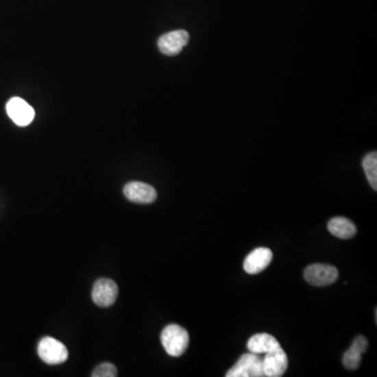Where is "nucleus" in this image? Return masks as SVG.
Listing matches in <instances>:
<instances>
[{"mask_svg": "<svg viewBox=\"0 0 377 377\" xmlns=\"http://www.w3.org/2000/svg\"><path fill=\"white\" fill-rule=\"evenodd\" d=\"M127 199L136 204H149L156 202L158 197L156 188L150 184L141 182H131L124 186Z\"/></svg>", "mask_w": 377, "mask_h": 377, "instance_id": "9", "label": "nucleus"}, {"mask_svg": "<svg viewBox=\"0 0 377 377\" xmlns=\"http://www.w3.org/2000/svg\"><path fill=\"white\" fill-rule=\"evenodd\" d=\"M304 278L309 284L313 287H327L337 281L339 278V271L337 267L328 264H311L305 269Z\"/></svg>", "mask_w": 377, "mask_h": 377, "instance_id": "4", "label": "nucleus"}, {"mask_svg": "<svg viewBox=\"0 0 377 377\" xmlns=\"http://www.w3.org/2000/svg\"><path fill=\"white\" fill-rule=\"evenodd\" d=\"M38 354L47 365H60L66 362L69 351L63 343L53 337H43L38 345Z\"/></svg>", "mask_w": 377, "mask_h": 377, "instance_id": "2", "label": "nucleus"}, {"mask_svg": "<svg viewBox=\"0 0 377 377\" xmlns=\"http://www.w3.org/2000/svg\"><path fill=\"white\" fill-rule=\"evenodd\" d=\"M264 375L267 377H280L289 367V357L281 347L264 354L262 357Z\"/></svg>", "mask_w": 377, "mask_h": 377, "instance_id": "6", "label": "nucleus"}, {"mask_svg": "<svg viewBox=\"0 0 377 377\" xmlns=\"http://www.w3.org/2000/svg\"><path fill=\"white\" fill-rule=\"evenodd\" d=\"M7 112L11 120L21 127L27 126L35 118L33 107L21 98H13L8 102Z\"/></svg>", "mask_w": 377, "mask_h": 377, "instance_id": "8", "label": "nucleus"}, {"mask_svg": "<svg viewBox=\"0 0 377 377\" xmlns=\"http://www.w3.org/2000/svg\"><path fill=\"white\" fill-rule=\"evenodd\" d=\"M273 260V252L267 247H258L247 256L243 269L250 275H257L267 269Z\"/></svg>", "mask_w": 377, "mask_h": 377, "instance_id": "10", "label": "nucleus"}, {"mask_svg": "<svg viewBox=\"0 0 377 377\" xmlns=\"http://www.w3.org/2000/svg\"><path fill=\"white\" fill-rule=\"evenodd\" d=\"M118 295L119 289L116 282L110 279H99L93 285L91 297L99 307L106 308L113 305Z\"/></svg>", "mask_w": 377, "mask_h": 377, "instance_id": "5", "label": "nucleus"}, {"mask_svg": "<svg viewBox=\"0 0 377 377\" xmlns=\"http://www.w3.org/2000/svg\"><path fill=\"white\" fill-rule=\"evenodd\" d=\"M361 361H362V354L353 347H350L343 356V365L347 370H355L358 368Z\"/></svg>", "mask_w": 377, "mask_h": 377, "instance_id": "14", "label": "nucleus"}, {"mask_svg": "<svg viewBox=\"0 0 377 377\" xmlns=\"http://www.w3.org/2000/svg\"><path fill=\"white\" fill-rule=\"evenodd\" d=\"M188 331L180 325L167 326L160 335L162 347L170 356L178 357L186 352L190 342Z\"/></svg>", "mask_w": 377, "mask_h": 377, "instance_id": "1", "label": "nucleus"}, {"mask_svg": "<svg viewBox=\"0 0 377 377\" xmlns=\"http://www.w3.org/2000/svg\"><path fill=\"white\" fill-rule=\"evenodd\" d=\"M363 168L373 190H377V154L371 152L363 160Z\"/></svg>", "mask_w": 377, "mask_h": 377, "instance_id": "13", "label": "nucleus"}, {"mask_svg": "<svg viewBox=\"0 0 377 377\" xmlns=\"http://www.w3.org/2000/svg\"><path fill=\"white\" fill-rule=\"evenodd\" d=\"M328 231L339 239H350L356 234V226L347 218L335 217L328 222Z\"/></svg>", "mask_w": 377, "mask_h": 377, "instance_id": "12", "label": "nucleus"}, {"mask_svg": "<svg viewBox=\"0 0 377 377\" xmlns=\"http://www.w3.org/2000/svg\"><path fill=\"white\" fill-rule=\"evenodd\" d=\"M93 377H116L118 376V370L116 367L109 363L100 365L93 371Z\"/></svg>", "mask_w": 377, "mask_h": 377, "instance_id": "15", "label": "nucleus"}, {"mask_svg": "<svg viewBox=\"0 0 377 377\" xmlns=\"http://www.w3.org/2000/svg\"><path fill=\"white\" fill-rule=\"evenodd\" d=\"M279 347H281V345L278 342L277 339L267 333H258L252 337L247 342V349L250 352L259 355L267 354Z\"/></svg>", "mask_w": 377, "mask_h": 377, "instance_id": "11", "label": "nucleus"}, {"mask_svg": "<svg viewBox=\"0 0 377 377\" xmlns=\"http://www.w3.org/2000/svg\"><path fill=\"white\" fill-rule=\"evenodd\" d=\"M226 377H262L264 375L262 357L256 353L250 352L242 355L239 361L230 369Z\"/></svg>", "mask_w": 377, "mask_h": 377, "instance_id": "3", "label": "nucleus"}, {"mask_svg": "<svg viewBox=\"0 0 377 377\" xmlns=\"http://www.w3.org/2000/svg\"><path fill=\"white\" fill-rule=\"evenodd\" d=\"M190 36L184 29L170 32L158 39V49L166 56H176L188 45Z\"/></svg>", "mask_w": 377, "mask_h": 377, "instance_id": "7", "label": "nucleus"}, {"mask_svg": "<svg viewBox=\"0 0 377 377\" xmlns=\"http://www.w3.org/2000/svg\"><path fill=\"white\" fill-rule=\"evenodd\" d=\"M351 347H353L355 350L358 351L361 354H363V353L366 352L367 349H368V341H367L366 337L360 335V337H357L356 339L353 341Z\"/></svg>", "mask_w": 377, "mask_h": 377, "instance_id": "16", "label": "nucleus"}]
</instances>
